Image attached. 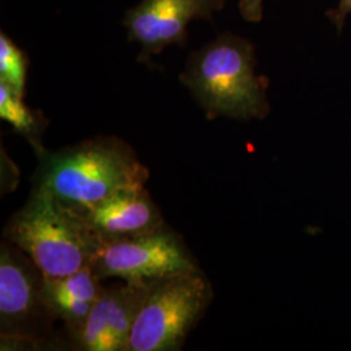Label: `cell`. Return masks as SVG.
<instances>
[{"label":"cell","instance_id":"ba28073f","mask_svg":"<svg viewBox=\"0 0 351 351\" xmlns=\"http://www.w3.org/2000/svg\"><path fill=\"white\" fill-rule=\"evenodd\" d=\"M78 215L101 245L146 236L167 226L145 185L121 189Z\"/></svg>","mask_w":351,"mask_h":351},{"label":"cell","instance_id":"5b68a950","mask_svg":"<svg viewBox=\"0 0 351 351\" xmlns=\"http://www.w3.org/2000/svg\"><path fill=\"white\" fill-rule=\"evenodd\" d=\"M43 274L4 239L0 246L1 350H36L55 319L42 297Z\"/></svg>","mask_w":351,"mask_h":351},{"label":"cell","instance_id":"8fae6325","mask_svg":"<svg viewBox=\"0 0 351 351\" xmlns=\"http://www.w3.org/2000/svg\"><path fill=\"white\" fill-rule=\"evenodd\" d=\"M27 55L4 32L0 33V81L25 97Z\"/></svg>","mask_w":351,"mask_h":351},{"label":"cell","instance_id":"52a82bcc","mask_svg":"<svg viewBox=\"0 0 351 351\" xmlns=\"http://www.w3.org/2000/svg\"><path fill=\"white\" fill-rule=\"evenodd\" d=\"M224 4L226 0H142L126 12L123 24L129 39L142 46L139 60L147 63L151 55L167 46H185L189 23L197 19L213 21V13Z\"/></svg>","mask_w":351,"mask_h":351},{"label":"cell","instance_id":"6da1fadb","mask_svg":"<svg viewBox=\"0 0 351 351\" xmlns=\"http://www.w3.org/2000/svg\"><path fill=\"white\" fill-rule=\"evenodd\" d=\"M34 188L77 213H85L128 186L146 185L150 172L123 139L95 137L38 155Z\"/></svg>","mask_w":351,"mask_h":351},{"label":"cell","instance_id":"30bf717a","mask_svg":"<svg viewBox=\"0 0 351 351\" xmlns=\"http://www.w3.org/2000/svg\"><path fill=\"white\" fill-rule=\"evenodd\" d=\"M0 117L12 126L13 130L29 141L37 155L46 150L42 145V134L47 126V119L27 107L24 97L13 91L0 81Z\"/></svg>","mask_w":351,"mask_h":351},{"label":"cell","instance_id":"277c9868","mask_svg":"<svg viewBox=\"0 0 351 351\" xmlns=\"http://www.w3.org/2000/svg\"><path fill=\"white\" fill-rule=\"evenodd\" d=\"M213 297L199 268L147 281L128 351L181 350Z\"/></svg>","mask_w":351,"mask_h":351},{"label":"cell","instance_id":"9c48e42d","mask_svg":"<svg viewBox=\"0 0 351 351\" xmlns=\"http://www.w3.org/2000/svg\"><path fill=\"white\" fill-rule=\"evenodd\" d=\"M104 287L107 322L113 351H128L132 328L145 297L146 282H124Z\"/></svg>","mask_w":351,"mask_h":351},{"label":"cell","instance_id":"3957f363","mask_svg":"<svg viewBox=\"0 0 351 351\" xmlns=\"http://www.w3.org/2000/svg\"><path fill=\"white\" fill-rule=\"evenodd\" d=\"M3 236L26 254L43 276L52 278L93 265L101 245L78 213L37 188L13 213Z\"/></svg>","mask_w":351,"mask_h":351},{"label":"cell","instance_id":"4fadbf2b","mask_svg":"<svg viewBox=\"0 0 351 351\" xmlns=\"http://www.w3.org/2000/svg\"><path fill=\"white\" fill-rule=\"evenodd\" d=\"M349 13H351V0H339V7L335 10H329L326 16L332 20V23L336 24L339 32H341Z\"/></svg>","mask_w":351,"mask_h":351},{"label":"cell","instance_id":"7a4b0ae2","mask_svg":"<svg viewBox=\"0 0 351 351\" xmlns=\"http://www.w3.org/2000/svg\"><path fill=\"white\" fill-rule=\"evenodd\" d=\"M255 47L232 33L220 34L189 58L180 80L210 119H264L268 80L255 72Z\"/></svg>","mask_w":351,"mask_h":351},{"label":"cell","instance_id":"8992f818","mask_svg":"<svg viewBox=\"0 0 351 351\" xmlns=\"http://www.w3.org/2000/svg\"><path fill=\"white\" fill-rule=\"evenodd\" d=\"M91 267L103 281L124 282H147L199 268L185 242L168 226L146 236L103 243Z\"/></svg>","mask_w":351,"mask_h":351},{"label":"cell","instance_id":"7c38bea8","mask_svg":"<svg viewBox=\"0 0 351 351\" xmlns=\"http://www.w3.org/2000/svg\"><path fill=\"white\" fill-rule=\"evenodd\" d=\"M239 11L250 23H259L263 17V0H239Z\"/></svg>","mask_w":351,"mask_h":351}]
</instances>
